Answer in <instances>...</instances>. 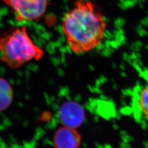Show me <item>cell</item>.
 Instances as JSON below:
<instances>
[{
    "label": "cell",
    "mask_w": 148,
    "mask_h": 148,
    "mask_svg": "<svg viewBox=\"0 0 148 148\" xmlns=\"http://www.w3.org/2000/svg\"><path fill=\"white\" fill-rule=\"evenodd\" d=\"M13 97V92L11 85L5 79L0 78V111L10 106Z\"/></svg>",
    "instance_id": "obj_6"
},
{
    "label": "cell",
    "mask_w": 148,
    "mask_h": 148,
    "mask_svg": "<svg viewBox=\"0 0 148 148\" xmlns=\"http://www.w3.org/2000/svg\"><path fill=\"white\" fill-rule=\"evenodd\" d=\"M59 117L64 126L76 128L84 121V109L79 103L74 101H66L60 106Z\"/></svg>",
    "instance_id": "obj_4"
},
{
    "label": "cell",
    "mask_w": 148,
    "mask_h": 148,
    "mask_svg": "<svg viewBox=\"0 0 148 148\" xmlns=\"http://www.w3.org/2000/svg\"><path fill=\"white\" fill-rule=\"evenodd\" d=\"M138 104L143 115L148 118V85L144 87L139 95Z\"/></svg>",
    "instance_id": "obj_7"
},
{
    "label": "cell",
    "mask_w": 148,
    "mask_h": 148,
    "mask_svg": "<svg viewBox=\"0 0 148 148\" xmlns=\"http://www.w3.org/2000/svg\"><path fill=\"white\" fill-rule=\"evenodd\" d=\"M106 24L98 7L88 0H76L64 17L62 29L69 47L76 54L88 52L101 45Z\"/></svg>",
    "instance_id": "obj_1"
},
{
    "label": "cell",
    "mask_w": 148,
    "mask_h": 148,
    "mask_svg": "<svg viewBox=\"0 0 148 148\" xmlns=\"http://www.w3.org/2000/svg\"><path fill=\"white\" fill-rule=\"evenodd\" d=\"M81 136L75 128L60 127L55 133L53 143L56 148H79Z\"/></svg>",
    "instance_id": "obj_5"
},
{
    "label": "cell",
    "mask_w": 148,
    "mask_h": 148,
    "mask_svg": "<svg viewBox=\"0 0 148 148\" xmlns=\"http://www.w3.org/2000/svg\"><path fill=\"white\" fill-rule=\"evenodd\" d=\"M14 12L18 21L37 20L45 13L48 0H3Z\"/></svg>",
    "instance_id": "obj_3"
},
{
    "label": "cell",
    "mask_w": 148,
    "mask_h": 148,
    "mask_svg": "<svg viewBox=\"0 0 148 148\" xmlns=\"http://www.w3.org/2000/svg\"><path fill=\"white\" fill-rule=\"evenodd\" d=\"M0 53L2 60L13 69L33 59L38 60L43 55L42 50L32 42L25 27L0 38Z\"/></svg>",
    "instance_id": "obj_2"
}]
</instances>
